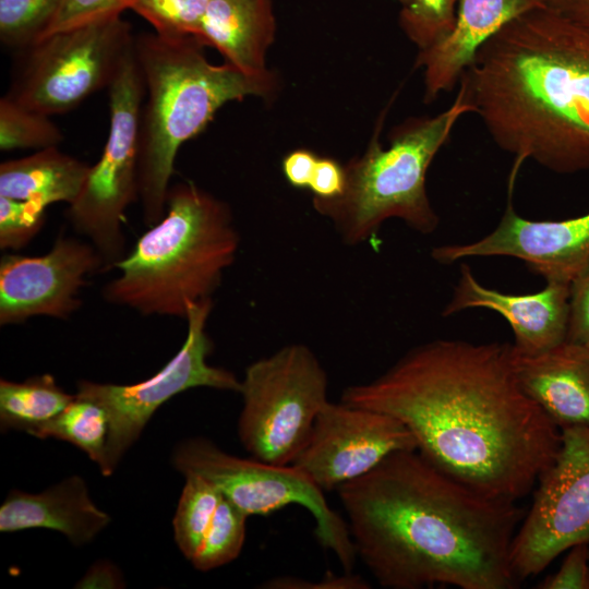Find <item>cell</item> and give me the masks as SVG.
I'll use <instances>...</instances> for the list:
<instances>
[{"instance_id": "obj_1", "label": "cell", "mask_w": 589, "mask_h": 589, "mask_svg": "<svg viewBox=\"0 0 589 589\" xmlns=\"http://www.w3.org/2000/svg\"><path fill=\"white\" fill-rule=\"evenodd\" d=\"M340 401L394 417L429 462L497 498L527 495L561 446V429L520 386L509 344L425 342Z\"/></svg>"}, {"instance_id": "obj_2", "label": "cell", "mask_w": 589, "mask_h": 589, "mask_svg": "<svg viewBox=\"0 0 589 589\" xmlns=\"http://www.w3.org/2000/svg\"><path fill=\"white\" fill-rule=\"evenodd\" d=\"M336 492L357 558L381 587H518L510 548L524 509L458 481L417 449L392 454Z\"/></svg>"}, {"instance_id": "obj_3", "label": "cell", "mask_w": 589, "mask_h": 589, "mask_svg": "<svg viewBox=\"0 0 589 589\" xmlns=\"http://www.w3.org/2000/svg\"><path fill=\"white\" fill-rule=\"evenodd\" d=\"M498 147L557 173L589 170V32L548 7L505 25L460 82Z\"/></svg>"}, {"instance_id": "obj_4", "label": "cell", "mask_w": 589, "mask_h": 589, "mask_svg": "<svg viewBox=\"0 0 589 589\" xmlns=\"http://www.w3.org/2000/svg\"><path fill=\"white\" fill-rule=\"evenodd\" d=\"M195 37L167 38L155 32L134 36L146 100L140 124L139 185L143 219L157 224L175 159L183 143L196 136L227 103L265 97L275 77L250 76L229 63L212 64Z\"/></svg>"}, {"instance_id": "obj_5", "label": "cell", "mask_w": 589, "mask_h": 589, "mask_svg": "<svg viewBox=\"0 0 589 589\" xmlns=\"http://www.w3.org/2000/svg\"><path fill=\"white\" fill-rule=\"evenodd\" d=\"M239 245L230 207L192 181L177 183L164 217L116 265L120 274L104 286L103 298L143 316L185 318L192 303L220 287Z\"/></svg>"}, {"instance_id": "obj_6", "label": "cell", "mask_w": 589, "mask_h": 589, "mask_svg": "<svg viewBox=\"0 0 589 589\" xmlns=\"http://www.w3.org/2000/svg\"><path fill=\"white\" fill-rule=\"evenodd\" d=\"M469 112L472 107L459 86L445 110L410 118L395 128L387 147L378 139L383 115L365 152L345 166L342 193L327 200L313 197L314 209L330 220L347 245L368 241L392 218L422 235L432 233L440 219L428 196L426 173L458 120Z\"/></svg>"}, {"instance_id": "obj_7", "label": "cell", "mask_w": 589, "mask_h": 589, "mask_svg": "<svg viewBox=\"0 0 589 589\" xmlns=\"http://www.w3.org/2000/svg\"><path fill=\"white\" fill-rule=\"evenodd\" d=\"M107 88L110 112L107 141L65 214L75 232L100 255L104 273L113 269L127 255L124 213L140 199V124L145 87L134 43Z\"/></svg>"}, {"instance_id": "obj_8", "label": "cell", "mask_w": 589, "mask_h": 589, "mask_svg": "<svg viewBox=\"0 0 589 589\" xmlns=\"http://www.w3.org/2000/svg\"><path fill=\"white\" fill-rule=\"evenodd\" d=\"M328 377L311 348L290 344L245 369L239 394L241 444L255 459L291 465L329 401Z\"/></svg>"}, {"instance_id": "obj_9", "label": "cell", "mask_w": 589, "mask_h": 589, "mask_svg": "<svg viewBox=\"0 0 589 589\" xmlns=\"http://www.w3.org/2000/svg\"><path fill=\"white\" fill-rule=\"evenodd\" d=\"M133 43L122 14L48 34L16 50L5 95L48 116L68 112L110 85Z\"/></svg>"}, {"instance_id": "obj_10", "label": "cell", "mask_w": 589, "mask_h": 589, "mask_svg": "<svg viewBox=\"0 0 589 589\" xmlns=\"http://www.w3.org/2000/svg\"><path fill=\"white\" fill-rule=\"evenodd\" d=\"M172 462L184 476L199 474L212 482L248 517L266 516L289 505L304 507L314 518L318 543L334 553L344 572H352L357 554L347 521L330 507L325 492L293 465L239 458L205 437L180 443Z\"/></svg>"}, {"instance_id": "obj_11", "label": "cell", "mask_w": 589, "mask_h": 589, "mask_svg": "<svg viewBox=\"0 0 589 589\" xmlns=\"http://www.w3.org/2000/svg\"><path fill=\"white\" fill-rule=\"evenodd\" d=\"M213 298L192 303L187 313L188 334L180 350L156 374L131 385L80 381L75 395L100 405L109 417V435L100 472L110 476L137 440L155 411L173 396L194 387L239 393L241 381L229 370L213 366L207 358L214 345L206 332Z\"/></svg>"}, {"instance_id": "obj_12", "label": "cell", "mask_w": 589, "mask_h": 589, "mask_svg": "<svg viewBox=\"0 0 589 589\" xmlns=\"http://www.w3.org/2000/svg\"><path fill=\"white\" fill-rule=\"evenodd\" d=\"M537 483L510 548L519 581L544 570L573 545L589 544V426L561 430L556 457Z\"/></svg>"}, {"instance_id": "obj_13", "label": "cell", "mask_w": 589, "mask_h": 589, "mask_svg": "<svg viewBox=\"0 0 589 589\" xmlns=\"http://www.w3.org/2000/svg\"><path fill=\"white\" fill-rule=\"evenodd\" d=\"M414 449L412 434L394 417L328 401L291 465L327 492L366 474L396 452Z\"/></svg>"}, {"instance_id": "obj_14", "label": "cell", "mask_w": 589, "mask_h": 589, "mask_svg": "<svg viewBox=\"0 0 589 589\" xmlns=\"http://www.w3.org/2000/svg\"><path fill=\"white\" fill-rule=\"evenodd\" d=\"M104 273L96 249L60 235L44 255L4 254L0 260V325L34 316L68 320L81 305L87 278Z\"/></svg>"}, {"instance_id": "obj_15", "label": "cell", "mask_w": 589, "mask_h": 589, "mask_svg": "<svg viewBox=\"0 0 589 589\" xmlns=\"http://www.w3.org/2000/svg\"><path fill=\"white\" fill-rule=\"evenodd\" d=\"M442 264L474 256H510L545 281L570 284L589 268V213L562 220H531L510 200L497 227L469 243L445 244L431 252Z\"/></svg>"}, {"instance_id": "obj_16", "label": "cell", "mask_w": 589, "mask_h": 589, "mask_svg": "<svg viewBox=\"0 0 589 589\" xmlns=\"http://www.w3.org/2000/svg\"><path fill=\"white\" fill-rule=\"evenodd\" d=\"M569 286L548 280L542 290L533 293H505L480 284L469 265L464 263L453 297L442 314L449 316L473 308L494 311L508 322L514 334V349L522 354H534L566 340Z\"/></svg>"}, {"instance_id": "obj_17", "label": "cell", "mask_w": 589, "mask_h": 589, "mask_svg": "<svg viewBox=\"0 0 589 589\" xmlns=\"http://www.w3.org/2000/svg\"><path fill=\"white\" fill-rule=\"evenodd\" d=\"M543 7L545 0H459L452 31L417 56L416 67L423 69L424 101H434L459 83L478 50L505 25Z\"/></svg>"}, {"instance_id": "obj_18", "label": "cell", "mask_w": 589, "mask_h": 589, "mask_svg": "<svg viewBox=\"0 0 589 589\" xmlns=\"http://www.w3.org/2000/svg\"><path fill=\"white\" fill-rule=\"evenodd\" d=\"M513 362L522 389L561 430L589 426L588 347L565 340L534 354L513 347Z\"/></svg>"}, {"instance_id": "obj_19", "label": "cell", "mask_w": 589, "mask_h": 589, "mask_svg": "<svg viewBox=\"0 0 589 589\" xmlns=\"http://www.w3.org/2000/svg\"><path fill=\"white\" fill-rule=\"evenodd\" d=\"M109 522L110 516L95 505L77 476L38 494L12 490L0 506L1 532L46 528L61 532L74 545L93 541Z\"/></svg>"}, {"instance_id": "obj_20", "label": "cell", "mask_w": 589, "mask_h": 589, "mask_svg": "<svg viewBox=\"0 0 589 589\" xmlns=\"http://www.w3.org/2000/svg\"><path fill=\"white\" fill-rule=\"evenodd\" d=\"M275 33L271 0H209L196 39L243 73L266 76L265 57Z\"/></svg>"}, {"instance_id": "obj_21", "label": "cell", "mask_w": 589, "mask_h": 589, "mask_svg": "<svg viewBox=\"0 0 589 589\" xmlns=\"http://www.w3.org/2000/svg\"><path fill=\"white\" fill-rule=\"evenodd\" d=\"M91 166L56 147L1 163L0 196L47 207L72 204L79 196Z\"/></svg>"}, {"instance_id": "obj_22", "label": "cell", "mask_w": 589, "mask_h": 589, "mask_svg": "<svg viewBox=\"0 0 589 589\" xmlns=\"http://www.w3.org/2000/svg\"><path fill=\"white\" fill-rule=\"evenodd\" d=\"M75 395L65 393L52 375L43 374L24 382L0 381L1 429L33 434L57 417Z\"/></svg>"}, {"instance_id": "obj_23", "label": "cell", "mask_w": 589, "mask_h": 589, "mask_svg": "<svg viewBox=\"0 0 589 589\" xmlns=\"http://www.w3.org/2000/svg\"><path fill=\"white\" fill-rule=\"evenodd\" d=\"M109 435V417L97 402L75 395L74 399L33 436L65 441L95 461L99 467L105 457Z\"/></svg>"}, {"instance_id": "obj_24", "label": "cell", "mask_w": 589, "mask_h": 589, "mask_svg": "<svg viewBox=\"0 0 589 589\" xmlns=\"http://www.w3.org/2000/svg\"><path fill=\"white\" fill-rule=\"evenodd\" d=\"M173 517L175 541L190 562L197 553L223 497L218 489L199 474H185Z\"/></svg>"}, {"instance_id": "obj_25", "label": "cell", "mask_w": 589, "mask_h": 589, "mask_svg": "<svg viewBox=\"0 0 589 589\" xmlns=\"http://www.w3.org/2000/svg\"><path fill=\"white\" fill-rule=\"evenodd\" d=\"M49 117L4 95L0 99L1 151H40L58 146L63 141V134Z\"/></svg>"}, {"instance_id": "obj_26", "label": "cell", "mask_w": 589, "mask_h": 589, "mask_svg": "<svg viewBox=\"0 0 589 589\" xmlns=\"http://www.w3.org/2000/svg\"><path fill=\"white\" fill-rule=\"evenodd\" d=\"M247 518L244 513L223 496L202 544L191 561L193 566L207 572L236 560L244 544Z\"/></svg>"}, {"instance_id": "obj_27", "label": "cell", "mask_w": 589, "mask_h": 589, "mask_svg": "<svg viewBox=\"0 0 589 589\" xmlns=\"http://www.w3.org/2000/svg\"><path fill=\"white\" fill-rule=\"evenodd\" d=\"M62 0H0V40L20 50L43 36Z\"/></svg>"}, {"instance_id": "obj_28", "label": "cell", "mask_w": 589, "mask_h": 589, "mask_svg": "<svg viewBox=\"0 0 589 589\" xmlns=\"http://www.w3.org/2000/svg\"><path fill=\"white\" fill-rule=\"evenodd\" d=\"M209 0H131L134 11L167 38L195 37Z\"/></svg>"}, {"instance_id": "obj_29", "label": "cell", "mask_w": 589, "mask_h": 589, "mask_svg": "<svg viewBox=\"0 0 589 589\" xmlns=\"http://www.w3.org/2000/svg\"><path fill=\"white\" fill-rule=\"evenodd\" d=\"M459 0H409L401 5L399 25L419 51L443 39L453 28Z\"/></svg>"}, {"instance_id": "obj_30", "label": "cell", "mask_w": 589, "mask_h": 589, "mask_svg": "<svg viewBox=\"0 0 589 589\" xmlns=\"http://www.w3.org/2000/svg\"><path fill=\"white\" fill-rule=\"evenodd\" d=\"M45 207L32 202L0 196V249L17 251L40 231Z\"/></svg>"}, {"instance_id": "obj_31", "label": "cell", "mask_w": 589, "mask_h": 589, "mask_svg": "<svg viewBox=\"0 0 589 589\" xmlns=\"http://www.w3.org/2000/svg\"><path fill=\"white\" fill-rule=\"evenodd\" d=\"M130 3L131 0H62L41 37L108 16L121 15L124 10H129Z\"/></svg>"}, {"instance_id": "obj_32", "label": "cell", "mask_w": 589, "mask_h": 589, "mask_svg": "<svg viewBox=\"0 0 589 589\" xmlns=\"http://www.w3.org/2000/svg\"><path fill=\"white\" fill-rule=\"evenodd\" d=\"M541 589H589V544L578 543L567 550L558 570L546 577Z\"/></svg>"}, {"instance_id": "obj_33", "label": "cell", "mask_w": 589, "mask_h": 589, "mask_svg": "<svg viewBox=\"0 0 589 589\" xmlns=\"http://www.w3.org/2000/svg\"><path fill=\"white\" fill-rule=\"evenodd\" d=\"M569 289L566 340L589 348V268L570 283Z\"/></svg>"}, {"instance_id": "obj_34", "label": "cell", "mask_w": 589, "mask_h": 589, "mask_svg": "<svg viewBox=\"0 0 589 589\" xmlns=\"http://www.w3.org/2000/svg\"><path fill=\"white\" fill-rule=\"evenodd\" d=\"M262 588L266 589H368L370 584L360 575L344 572L335 575L328 572L320 581H308L292 576H278L266 580Z\"/></svg>"}, {"instance_id": "obj_35", "label": "cell", "mask_w": 589, "mask_h": 589, "mask_svg": "<svg viewBox=\"0 0 589 589\" xmlns=\"http://www.w3.org/2000/svg\"><path fill=\"white\" fill-rule=\"evenodd\" d=\"M346 172L338 161L328 157H318L309 185L315 199L339 196L345 188Z\"/></svg>"}, {"instance_id": "obj_36", "label": "cell", "mask_w": 589, "mask_h": 589, "mask_svg": "<svg viewBox=\"0 0 589 589\" xmlns=\"http://www.w3.org/2000/svg\"><path fill=\"white\" fill-rule=\"evenodd\" d=\"M317 156L308 149H296L287 154L281 164L289 184L297 189H309Z\"/></svg>"}, {"instance_id": "obj_37", "label": "cell", "mask_w": 589, "mask_h": 589, "mask_svg": "<svg viewBox=\"0 0 589 589\" xmlns=\"http://www.w3.org/2000/svg\"><path fill=\"white\" fill-rule=\"evenodd\" d=\"M548 8L589 32V0H545Z\"/></svg>"}, {"instance_id": "obj_38", "label": "cell", "mask_w": 589, "mask_h": 589, "mask_svg": "<svg viewBox=\"0 0 589 589\" xmlns=\"http://www.w3.org/2000/svg\"><path fill=\"white\" fill-rule=\"evenodd\" d=\"M120 576H118V570L110 566L109 564L99 563L97 566H93L88 574L82 579L79 584L80 587L91 588V587H119Z\"/></svg>"}, {"instance_id": "obj_39", "label": "cell", "mask_w": 589, "mask_h": 589, "mask_svg": "<svg viewBox=\"0 0 589 589\" xmlns=\"http://www.w3.org/2000/svg\"><path fill=\"white\" fill-rule=\"evenodd\" d=\"M398 1L401 5H405L409 0H396Z\"/></svg>"}]
</instances>
